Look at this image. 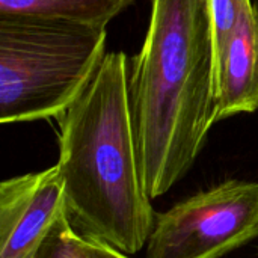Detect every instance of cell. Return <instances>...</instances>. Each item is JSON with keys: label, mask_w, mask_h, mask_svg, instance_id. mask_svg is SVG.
Segmentation results:
<instances>
[{"label": "cell", "mask_w": 258, "mask_h": 258, "mask_svg": "<svg viewBox=\"0 0 258 258\" xmlns=\"http://www.w3.org/2000/svg\"><path fill=\"white\" fill-rule=\"evenodd\" d=\"M107 27L0 17V122L59 118L106 54Z\"/></svg>", "instance_id": "3957f363"}, {"label": "cell", "mask_w": 258, "mask_h": 258, "mask_svg": "<svg viewBox=\"0 0 258 258\" xmlns=\"http://www.w3.org/2000/svg\"><path fill=\"white\" fill-rule=\"evenodd\" d=\"M207 3L210 9L216 57V54L221 51V48L237 27L240 17L252 3V0H207Z\"/></svg>", "instance_id": "9c48e42d"}, {"label": "cell", "mask_w": 258, "mask_h": 258, "mask_svg": "<svg viewBox=\"0 0 258 258\" xmlns=\"http://www.w3.org/2000/svg\"><path fill=\"white\" fill-rule=\"evenodd\" d=\"M127 76V54L107 51L94 80L57 118L56 166L74 231L132 255L145 248L156 212L139 174Z\"/></svg>", "instance_id": "7a4b0ae2"}, {"label": "cell", "mask_w": 258, "mask_h": 258, "mask_svg": "<svg viewBox=\"0 0 258 258\" xmlns=\"http://www.w3.org/2000/svg\"><path fill=\"white\" fill-rule=\"evenodd\" d=\"M135 0H0V17L60 21L92 27L107 24Z\"/></svg>", "instance_id": "52a82bcc"}, {"label": "cell", "mask_w": 258, "mask_h": 258, "mask_svg": "<svg viewBox=\"0 0 258 258\" xmlns=\"http://www.w3.org/2000/svg\"><path fill=\"white\" fill-rule=\"evenodd\" d=\"M216 122L258 110V8L252 2L216 54Z\"/></svg>", "instance_id": "8992f818"}, {"label": "cell", "mask_w": 258, "mask_h": 258, "mask_svg": "<svg viewBox=\"0 0 258 258\" xmlns=\"http://www.w3.org/2000/svg\"><path fill=\"white\" fill-rule=\"evenodd\" d=\"M139 174L154 200L194 166L216 124V59L207 0H151L148 30L128 60Z\"/></svg>", "instance_id": "6da1fadb"}, {"label": "cell", "mask_w": 258, "mask_h": 258, "mask_svg": "<svg viewBox=\"0 0 258 258\" xmlns=\"http://www.w3.org/2000/svg\"><path fill=\"white\" fill-rule=\"evenodd\" d=\"M63 215V183L56 165L2 181L0 258H33Z\"/></svg>", "instance_id": "5b68a950"}, {"label": "cell", "mask_w": 258, "mask_h": 258, "mask_svg": "<svg viewBox=\"0 0 258 258\" xmlns=\"http://www.w3.org/2000/svg\"><path fill=\"white\" fill-rule=\"evenodd\" d=\"M86 251L89 258H128V255L95 240H86Z\"/></svg>", "instance_id": "30bf717a"}, {"label": "cell", "mask_w": 258, "mask_h": 258, "mask_svg": "<svg viewBox=\"0 0 258 258\" xmlns=\"http://www.w3.org/2000/svg\"><path fill=\"white\" fill-rule=\"evenodd\" d=\"M33 258H89L86 240L71 227L63 215L48 231Z\"/></svg>", "instance_id": "ba28073f"}, {"label": "cell", "mask_w": 258, "mask_h": 258, "mask_svg": "<svg viewBox=\"0 0 258 258\" xmlns=\"http://www.w3.org/2000/svg\"><path fill=\"white\" fill-rule=\"evenodd\" d=\"M258 239V183L225 180L156 213L147 258H222Z\"/></svg>", "instance_id": "277c9868"}]
</instances>
